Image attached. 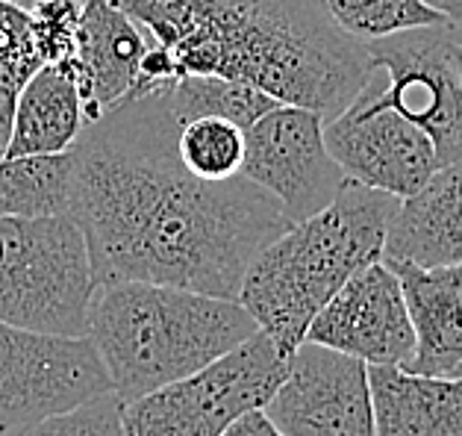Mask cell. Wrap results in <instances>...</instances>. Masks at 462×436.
<instances>
[{"label": "cell", "instance_id": "obj_1", "mask_svg": "<svg viewBox=\"0 0 462 436\" xmlns=\"http://www.w3.org/2000/svg\"><path fill=\"white\" fill-rule=\"evenodd\" d=\"M177 127L156 88L92 121L71 148V218L97 286L142 281L239 301L254 256L295 221L251 177L191 174Z\"/></svg>", "mask_w": 462, "mask_h": 436}, {"label": "cell", "instance_id": "obj_2", "mask_svg": "<svg viewBox=\"0 0 462 436\" xmlns=\"http://www.w3.org/2000/svg\"><path fill=\"white\" fill-rule=\"evenodd\" d=\"M148 32L130 97L186 74L242 80L280 104L339 116L371 74L368 44L324 0H118Z\"/></svg>", "mask_w": 462, "mask_h": 436}, {"label": "cell", "instance_id": "obj_3", "mask_svg": "<svg viewBox=\"0 0 462 436\" xmlns=\"http://www.w3.org/2000/svg\"><path fill=\"white\" fill-rule=\"evenodd\" d=\"M394 204V195L347 177L321 212L295 221L254 256L239 304L283 357L307 339L327 301L356 272L383 260Z\"/></svg>", "mask_w": 462, "mask_h": 436}, {"label": "cell", "instance_id": "obj_4", "mask_svg": "<svg viewBox=\"0 0 462 436\" xmlns=\"http://www.w3.org/2000/svg\"><path fill=\"white\" fill-rule=\"evenodd\" d=\"M256 330L239 301L142 281L97 286L86 324L124 404L200 372Z\"/></svg>", "mask_w": 462, "mask_h": 436}, {"label": "cell", "instance_id": "obj_5", "mask_svg": "<svg viewBox=\"0 0 462 436\" xmlns=\"http://www.w3.org/2000/svg\"><path fill=\"white\" fill-rule=\"evenodd\" d=\"M95 289L88 245L71 216H0V321L86 337Z\"/></svg>", "mask_w": 462, "mask_h": 436}, {"label": "cell", "instance_id": "obj_6", "mask_svg": "<svg viewBox=\"0 0 462 436\" xmlns=\"http://www.w3.org/2000/svg\"><path fill=\"white\" fill-rule=\"evenodd\" d=\"M286 368L289 357L256 330L200 372L127 401L124 436H221L247 410L265 407Z\"/></svg>", "mask_w": 462, "mask_h": 436}, {"label": "cell", "instance_id": "obj_7", "mask_svg": "<svg viewBox=\"0 0 462 436\" xmlns=\"http://www.w3.org/2000/svg\"><path fill=\"white\" fill-rule=\"evenodd\" d=\"M457 36L448 24L419 27L368 42L377 95L433 139L439 160H462V80L454 62Z\"/></svg>", "mask_w": 462, "mask_h": 436}, {"label": "cell", "instance_id": "obj_8", "mask_svg": "<svg viewBox=\"0 0 462 436\" xmlns=\"http://www.w3.org/2000/svg\"><path fill=\"white\" fill-rule=\"evenodd\" d=\"M104 393H112V380L88 337H56L0 321V431Z\"/></svg>", "mask_w": 462, "mask_h": 436}, {"label": "cell", "instance_id": "obj_9", "mask_svg": "<svg viewBox=\"0 0 462 436\" xmlns=\"http://www.w3.org/2000/svg\"><path fill=\"white\" fill-rule=\"evenodd\" d=\"M327 151L345 177L394 198H407L442 165L427 133L386 104L365 80L339 116L324 121Z\"/></svg>", "mask_w": 462, "mask_h": 436}, {"label": "cell", "instance_id": "obj_10", "mask_svg": "<svg viewBox=\"0 0 462 436\" xmlns=\"http://www.w3.org/2000/svg\"><path fill=\"white\" fill-rule=\"evenodd\" d=\"M242 174L272 192L291 221L321 212L347 181L324 142V118L307 107L277 104L247 130Z\"/></svg>", "mask_w": 462, "mask_h": 436}, {"label": "cell", "instance_id": "obj_11", "mask_svg": "<svg viewBox=\"0 0 462 436\" xmlns=\"http://www.w3.org/2000/svg\"><path fill=\"white\" fill-rule=\"evenodd\" d=\"M263 410L286 436H377L368 366L315 342L298 345Z\"/></svg>", "mask_w": 462, "mask_h": 436}, {"label": "cell", "instance_id": "obj_12", "mask_svg": "<svg viewBox=\"0 0 462 436\" xmlns=\"http://www.w3.org/2000/svg\"><path fill=\"white\" fill-rule=\"evenodd\" d=\"M356 357L365 366H403L415 357V330L403 286L377 260L356 272L312 319L307 339Z\"/></svg>", "mask_w": 462, "mask_h": 436}, {"label": "cell", "instance_id": "obj_13", "mask_svg": "<svg viewBox=\"0 0 462 436\" xmlns=\"http://www.w3.org/2000/svg\"><path fill=\"white\" fill-rule=\"evenodd\" d=\"M148 48V32L118 0H83L77 57L53 65H62L80 86L88 125L133 92Z\"/></svg>", "mask_w": 462, "mask_h": 436}, {"label": "cell", "instance_id": "obj_14", "mask_svg": "<svg viewBox=\"0 0 462 436\" xmlns=\"http://www.w3.org/2000/svg\"><path fill=\"white\" fill-rule=\"evenodd\" d=\"M403 286L415 330L410 372L433 377L462 375V263L415 265L383 260Z\"/></svg>", "mask_w": 462, "mask_h": 436}, {"label": "cell", "instance_id": "obj_15", "mask_svg": "<svg viewBox=\"0 0 462 436\" xmlns=\"http://www.w3.org/2000/svg\"><path fill=\"white\" fill-rule=\"evenodd\" d=\"M383 260L415 265L462 263V160L439 165L419 192L398 198Z\"/></svg>", "mask_w": 462, "mask_h": 436}, {"label": "cell", "instance_id": "obj_16", "mask_svg": "<svg viewBox=\"0 0 462 436\" xmlns=\"http://www.w3.org/2000/svg\"><path fill=\"white\" fill-rule=\"evenodd\" d=\"M377 436H462V375L433 377L368 366Z\"/></svg>", "mask_w": 462, "mask_h": 436}, {"label": "cell", "instance_id": "obj_17", "mask_svg": "<svg viewBox=\"0 0 462 436\" xmlns=\"http://www.w3.org/2000/svg\"><path fill=\"white\" fill-rule=\"evenodd\" d=\"M88 127L77 80L62 65L44 62L21 86L4 156L65 153Z\"/></svg>", "mask_w": 462, "mask_h": 436}, {"label": "cell", "instance_id": "obj_18", "mask_svg": "<svg viewBox=\"0 0 462 436\" xmlns=\"http://www.w3.org/2000/svg\"><path fill=\"white\" fill-rule=\"evenodd\" d=\"M74 160L65 153L0 156V216H71Z\"/></svg>", "mask_w": 462, "mask_h": 436}, {"label": "cell", "instance_id": "obj_19", "mask_svg": "<svg viewBox=\"0 0 462 436\" xmlns=\"http://www.w3.org/2000/svg\"><path fill=\"white\" fill-rule=\"evenodd\" d=\"M168 109L177 121L198 118V116H216L227 118L233 125L251 130L268 109H274L280 100L265 95L263 88L242 80H227L216 74H186L177 80H168L156 86Z\"/></svg>", "mask_w": 462, "mask_h": 436}, {"label": "cell", "instance_id": "obj_20", "mask_svg": "<svg viewBox=\"0 0 462 436\" xmlns=\"http://www.w3.org/2000/svg\"><path fill=\"white\" fill-rule=\"evenodd\" d=\"M247 130L227 118L198 116L180 121L177 156L200 181H230L242 174Z\"/></svg>", "mask_w": 462, "mask_h": 436}, {"label": "cell", "instance_id": "obj_21", "mask_svg": "<svg viewBox=\"0 0 462 436\" xmlns=\"http://www.w3.org/2000/svg\"><path fill=\"white\" fill-rule=\"evenodd\" d=\"M39 65L44 62L32 42L30 9L18 6L15 0H0V156L6 153L13 130L15 97Z\"/></svg>", "mask_w": 462, "mask_h": 436}, {"label": "cell", "instance_id": "obj_22", "mask_svg": "<svg viewBox=\"0 0 462 436\" xmlns=\"http://www.w3.org/2000/svg\"><path fill=\"white\" fill-rule=\"evenodd\" d=\"M324 4L347 36L365 44L394 36V32L448 24V18L427 6L424 0H324Z\"/></svg>", "mask_w": 462, "mask_h": 436}, {"label": "cell", "instance_id": "obj_23", "mask_svg": "<svg viewBox=\"0 0 462 436\" xmlns=\"http://www.w3.org/2000/svg\"><path fill=\"white\" fill-rule=\"evenodd\" d=\"M124 401L118 393L95 395L71 410L53 413L39 422L21 424V428L0 431V436H124Z\"/></svg>", "mask_w": 462, "mask_h": 436}, {"label": "cell", "instance_id": "obj_24", "mask_svg": "<svg viewBox=\"0 0 462 436\" xmlns=\"http://www.w3.org/2000/svg\"><path fill=\"white\" fill-rule=\"evenodd\" d=\"M83 0H36L30 6L32 42L42 62H65L77 57Z\"/></svg>", "mask_w": 462, "mask_h": 436}, {"label": "cell", "instance_id": "obj_25", "mask_svg": "<svg viewBox=\"0 0 462 436\" xmlns=\"http://www.w3.org/2000/svg\"><path fill=\"white\" fill-rule=\"evenodd\" d=\"M221 436H286V433L265 416L263 407H256V410H247L245 416L236 419Z\"/></svg>", "mask_w": 462, "mask_h": 436}, {"label": "cell", "instance_id": "obj_26", "mask_svg": "<svg viewBox=\"0 0 462 436\" xmlns=\"http://www.w3.org/2000/svg\"><path fill=\"white\" fill-rule=\"evenodd\" d=\"M424 4L448 18V24H450V30H454L457 42L462 44V0H424Z\"/></svg>", "mask_w": 462, "mask_h": 436}, {"label": "cell", "instance_id": "obj_27", "mask_svg": "<svg viewBox=\"0 0 462 436\" xmlns=\"http://www.w3.org/2000/svg\"><path fill=\"white\" fill-rule=\"evenodd\" d=\"M454 62H457V71H459V80H462V44L454 48Z\"/></svg>", "mask_w": 462, "mask_h": 436}, {"label": "cell", "instance_id": "obj_28", "mask_svg": "<svg viewBox=\"0 0 462 436\" xmlns=\"http://www.w3.org/2000/svg\"><path fill=\"white\" fill-rule=\"evenodd\" d=\"M15 4H18V6H24V9H30L32 4H36V0H15Z\"/></svg>", "mask_w": 462, "mask_h": 436}]
</instances>
